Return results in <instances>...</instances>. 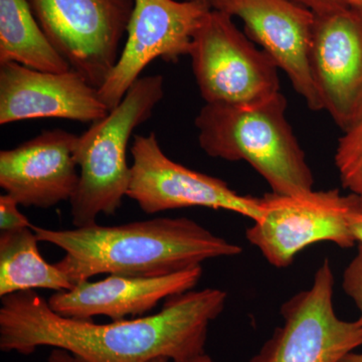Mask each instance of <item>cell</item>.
<instances>
[{"label":"cell","instance_id":"cell-1","mask_svg":"<svg viewBox=\"0 0 362 362\" xmlns=\"http://www.w3.org/2000/svg\"><path fill=\"white\" fill-rule=\"evenodd\" d=\"M220 289L169 297L154 315L97 324L52 311L37 291L1 297L0 349L30 356L40 347L66 350L85 362H188L206 354L209 325L223 313Z\"/></svg>","mask_w":362,"mask_h":362},{"label":"cell","instance_id":"cell-2","mask_svg":"<svg viewBox=\"0 0 362 362\" xmlns=\"http://www.w3.org/2000/svg\"><path fill=\"white\" fill-rule=\"evenodd\" d=\"M40 242L65 252L56 266L74 285L101 274L161 277L232 258L243 247L187 218H156L124 225L98 223L73 230L32 226Z\"/></svg>","mask_w":362,"mask_h":362},{"label":"cell","instance_id":"cell-3","mask_svg":"<svg viewBox=\"0 0 362 362\" xmlns=\"http://www.w3.org/2000/svg\"><path fill=\"white\" fill-rule=\"evenodd\" d=\"M282 93L249 105H204L195 118L207 156L247 162L276 194L313 190L314 176L286 117Z\"/></svg>","mask_w":362,"mask_h":362},{"label":"cell","instance_id":"cell-4","mask_svg":"<svg viewBox=\"0 0 362 362\" xmlns=\"http://www.w3.org/2000/svg\"><path fill=\"white\" fill-rule=\"evenodd\" d=\"M163 97L162 76L139 78L116 108L78 136L76 160L80 180L70 202L76 228L95 225L99 214H114L120 209L131 182V136Z\"/></svg>","mask_w":362,"mask_h":362},{"label":"cell","instance_id":"cell-5","mask_svg":"<svg viewBox=\"0 0 362 362\" xmlns=\"http://www.w3.org/2000/svg\"><path fill=\"white\" fill-rule=\"evenodd\" d=\"M261 199L263 216L247 228L246 238L275 268L291 266L300 252L317 243L341 249L357 244L351 221L362 209L356 195L311 190L296 195L272 192Z\"/></svg>","mask_w":362,"mask_h":362},{"label":"cell","instance_id":"cell-6","mask_svg":"<svg viewBox=\"0 0 362 362\" xmlns=\"http://www.w3.org/2000/svg\"><path fill=\"white\" fill-rule=\"evenodd\" d=\"M188 56L206 103H259L280 93L278 66L240 32L232 16L211 9Z\"/></svg>","mask_w":362,"mask_h":362},{"label":"cell","instance_id":"cell-7","mask_svg":"<svg viewBox=\"0 0 362 362\" xmlns=\"http://www.w3.org/2000/svg\"><path fill=\"white\" fill-rule=\"evenodd\" d=\"M54 49L100 89L120 57L135 0H28Z\"/></svg>","mask_w":362,"mask_h":362},{"label":"cell","instance_id":"cell-8","mask_svg":"<svg viewBox=\"0 0 362 362\" xmlns=\"http://www.w3.org/2000/svg\"><path fill=\"white\" fill-rule=\"evenodd\" d=\"M334 275L325 259L308 289L283 304V324L249 362H340L362 346V325L337 315Z\"/></svg>","mask_w":362,"mask_h":362},{"label":"cell","instance_id":"cell-9","mask_svg":"<svg viewBox=\"0 0 362 362\" xmlns=\"http://www.w3.org/2000/svg\"><path fill=\"white\" fill-rule=\"evenodd\" d=\"M133 164L127 197L144 213L201 206L223 209L261 220L262 199L240 195L220 180L185 168L169 158L154 133L134 135L131 146Z\"/></svg>","mask_w":362,"mask_h":362},{"label":"cell","instance_id":"cell-10","mask_svg":"<svg viewBox=\"0 0 362 362\" xmlns=\"http://www.w3.org/2000/svg\"><path fill=\"white\" fill-rule=\"evenodd\" d=\"M211 7L192 0H135L127 40L99 94L109 111L154 59L176 63L188 56L192 39Z\"/></svg>","mask_w":362,"mask_h":362},{"label":"cell","instance_id":"cell-11","mask_svg":"<svg viewBox=\"0 0 362 362\" xmlns=\"http://www.w3.org/2000/svg\"><path fill=\"white\" fill-rule=\"evenodd\" d=\"M312 78L322 110L343 131L362 119V9L345 6L316 14Z\"/></svg>","mask_w":362,"mask_h":362},{"label":"cell","instance_id":"cell-12","mask_svg":"<svg viewBox=\"0 0 362 362\" xmlns=\"http://www.w3.org/2000/svg\"><path fill=\"white\" fill-rule=\"evenodd\" d=\"M213 9L240 18L247 37L284 71L307 106L322 110L310 68L316 14L294 0H214Z\"/></svg>","mask_w":362,"mask_h":362},{"label":"cell","instance_id":"cell-13","mask_svg":"<svg viewBox=\"0 0 362 362\" xmlns=\"http://www.w3.org/2000/svg\"><path fill=\"white\" fill-rule=\"evenodd\" d=\"M93 87L73 69L49 73L20 64L0 65V124L58 118L95 123L109 113Z\"/></svg>","mask_w":362,"mask_h":362},{"label":"cell","instance_id":"cell-14","mask_svg":"<svg viewBox=\"0 0 362 362\" xmlns=\"http://www.w3.org/2000/svg\"><path fill=\"white\" fill-rule=\"evenodd\" d=\"M78 136L62 129L42 131L13 149L0 152V187L23 206L47 209L71 202L80 173Z\"/></svg>","mask_w":362,"mask_h":362},{"label":"cell","instance_id":"cell-15","mask_svg":"<svg viewBox=\"0 0 362 362\" xmlns=\"http://www.w3.org/2000/svg\"><path fill=\"white\" fill-rule=\"evenodd\" d=\"M202 275V267L161 277L108 275L96 282L83 281L69 291L56 292L47 302L52 311L66 318H138L156 308L162 300L194 290Z\"/></svg>","mask_w":362,"mask_h":362},{"label":"cell","instance_id":"cell-16","mask_svg":"<svg viewBox=\"0 0 362 362\" xmlns=\"http://www.w3.org/2000/svg\"><path fill=\"white\" fill-rule=\"evenodd\" d=\"M6 63L49 73L71 70L47 39L28 0H0V65Z\"/></svg>","mask_w":362,"mask_h":362},{"label":"cell","instance_id":"cell-17","mask_svg":"<svg viewBox=\"0 0 362 362\" xmlns=\"http://www.w3.org/2000/svg\"><path fill=\"white\" fill-rule=\"evenodd\" d=\"M39 243L32 226L0 232V297L37 289H73L68 276L42 258Z\"/></svg>","mask_w":362,"mask_h":362},{"label":"cell","instance_id":"cell-18","mask_svg":"<svg viewBox=\"0 0 362 362\" xmlns=\"http://www.w3.org/2000/svg\"><path fill=\"white\" fill-rule=\"evenodd\" d=\"M334 162L343 188L356 195L362 209V119L343 132Z\"/></svg>","mask_w":362,"mask_h":362},{"label":"cell","instance_id":"cell-19","mask_svg":"<svg viewBox=\"0 0 362 362\" xmlns=\"http://www.w3.org/2000/svg\"><path fill=\"white\" fill-rule=\"evenodd\" d=\"M342 289L356 303L361 313L357 320L362 325V244H358L356 256L343 272Z\"/></svg>","mask_w":362,"mask_h":362},{"label":"cell","instance_id":"cell-20","mask_svg":"<svg viewBox=\"0 0 362 362\" xmlns=\"http://www.w3.org/2000/svg\"><path fill=\"white\" fill-rule=\"evenodd\" d=\"M18 206L20 204L11 195H0V232H11L33 226Z\"/></svg>","mask_w":362,"mask_h":362},{"label":"cell","instance_id":"cell-21","mask_svg":"<svg viewBox=\"0 0 362 362\" xmlns=\"http://www.w3.org/2000/svg\"><path fill=\"white\" fill-rule=\"evenodd\" d=\"M294 1L308 7L315 14L330 13L349 6L346 0H294Z\"/></svg>","mask_w":362,"mask_h":362},{"label":"cell","instance_id":"cell-22","mask_svg":"<svg viewBox=\"0 0 362 362\" xmlns=\"http://www.w3.org/2000/svg\"><path fill=\"white\" fill-rule=\"evenodd\" d=\"M47 362H85L66 350L52 349Z\"/></svg>","mask_w":362,"mask_h":362},{"label":"cell","instance_id":"cell-23","mask_svg":"<svg viewBox=\"0 0 362 362\" xmlns=\"http://www.w3.org/2000/svg\"><path fill=\"white\" fill-rule=\"evenodd\" d=\"M351 226L357 244H362V211L354 214V218H352Z\"/></svg>","mask_w":362,"mask_h":362},{"label":"cell","instance_id":"cell-24","mask_svg":"<svg viewBox=\"0 0 362 362\" xmlns=\"http://www.w3.org/2000/svg\"><path fill=\"white\" fill-rule=\"evenodd\" d=\"M340 362H362V354L351 352V354H347Z\"/></svg>","mask_w":362,"mask_h":362},{"label":"cell","instance_id":"cell-25","mask_svg":"<svg viewBox=\"0 0 362 362\" xmlns=\"http://www.w3.org/2000/svg\"><path fill=\"white\" fill-rule=\"evenodd\" d=\"M188 362H214L207 354H204L202 356L195 357L192 361Z\"/></svg>","mask_w":362,"mask_h":362},{"label":"cell","instance_id":"cell-26","mask_svg":"<svg viewBox=\"0 0 362 362\" xmlns=\"http://www.w3.org/2000/svg\"><path fill=\"white\" fill-rule=\"evenodd\" d=\"M346 2L349 6L362 9V0H346Z\"/></svg>","mask_w":362,"mask_h":362},{"label":"cell","instance_id":"cell-27","mask_svg":"<svg viewBox=\"0 0 362 362\" xmlns=\"http://www.w3.org/2000/svg\"><path fill=\"white\" fill-rule=\"evenodd\" d=\"M192 1H199L202 2V4H206L207 6L211 7L213 9L214 0H192Z\"/></svg>","mask_w":362,"mask_h":362},{"label":"cell","instance_id":"cell-28","mask_svg":"<svg viewBox=\"0 0 362 362\" xmlns=\"http://www.w3.org/2000/svg\"><path fill=\"white\" fill-rule=\"evenodd\" d=\"M169 359L165 358V357H159V358L153 359V361L150 362H169Z\"/></svg>","mask_w":362,"mask_h":362}]
</instances>
